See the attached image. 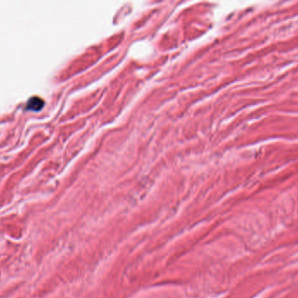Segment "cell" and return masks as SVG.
<instances>
[{"instance_id": "obj_1", "label": "cell", "mask_w": 298, "mask_h": 298, "mask_svg": "<svg viewBox=\"0 0 298 298\" xmlns=\"http://www.w3.org/2000/svg\"><path fill=\"white\" fill-rule=\"evenodd\" d=\"M44 105V100L39 96H32L27 101V108L33 110L40 109Z\"/></svg>"}]
</instances>
